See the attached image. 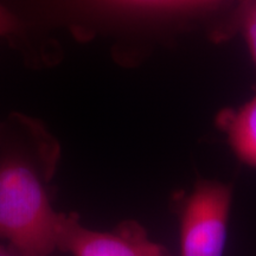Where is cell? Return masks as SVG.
I'll return each instance as SVG.
<instances>
[{
    "mask_svg": "<svg viewBox=\"0 0 256 256\" xmlns=\"http://www.w3.org/2000/svg\"><path fill=\"white\" fill-rule=\"evenodd\" d=\"M60 144L43 121L23 113L0 119V238L23 256H52L58 214L51 180Z\"/></svg>",
    "mask_w": 256,
    "mask_h": 256,
    "instance_id": "6da1fadb",
    "label": "cell"
},
{
    "mask_svg": "<svg viewBox=\"0 0 256 256\" xmlns=\"http://www.w3.org/2000/svg\"><path fill=\"white\" fill-rule=\"evenodd\" d=\"M232 190L216 180H200L179 214L182 256H223Z\"/></svg>",
    "mask_w": 256,
    "mask_h": 256,
    "instance_id": "7a4b0ae2",
    "label": "cell"
},
{
    "mask_svg": "<svg viewBox=\"0 0 256 256\" xmlns=\"http://www.w3.org/2000/svg\"><path fill=\"white\" fill-rule=\"evenodd\" d=\"M56 249L72 256H165L134 220H124L110 232L84 226L76 214L60 212L56 224Z\"/></svg>",
    "mask_w": 256,
    "mask_h": 256,
    "instance_id": "3957f363",
    "label": "cell"
},
{
    "mask_svg": "<svg viewBox=\"0 0 256 256\" xmlns=\"http://www.w3.org/2000/svg\"><path fill=\"white\" fill-rule=\"evenodd\" d=\"M215 124L243 164L256 168V94L238 108H224Z\"/></svg>",
    "mask_w": 256,
    "mask_h": 256,
    "instance_id": "277c9868",
    "label": "cell"
},
{
    "mask_svg": "<svg viewBox=\"0 0 256 256\" xmlns=\"http://www.w3.org/2000/svg\"><path fill=\"white\" fill-rule=\"evenodd\" d=\"M241 34L247 43L249 54L256 69V0H240L230 17L212 32L216 42L226 40L235 34Z\"/></svg>",
    "mask_w": 256,
    "mask_h": 256,
    "instance_id": "5b68a950",
    "label": "cell"
},
{
    "mask_svg": "<svg viewBox=\"0 0 256 256\" xmlns=\"http://www.w3.org/2000/svg\"><path fill=\"white\" fill-rule=\"evenodd\" d=\"M0 38L20 54L25 64L30 60V42L26 28L17 16L0 0Z\"/></svg>",
    "mask_w": 256,
    "mask_h": 256,
    "instance_id": "8992f818",
    "label": "cell"
},
{
    "mask_svg": "<svg viewBox=\"0 0 256 256\" xmlns=\"http://www.w3.org/2000/svg\"><path fill=\"white\" fill-rule=\"evenodd\" d=\"M0 256H23L8 243H0Z\"/></svg>",
    "mask_w": 256,
    "mask_h": 256,
    "instance_id": "52a82bcc",
    "label": "cell"
},
{
    "mask_svg": "<svg viewBox=\"0 0 256 256\" xmlns=\"http://www.w3.org/2000/svg\"><path fill=\"white\" fill-rule=\"evenodd\" d=\"M220 2V0H203L204 5H206V6H209L211 4H215V2Z\"/></svg>",
    "mask_w": 256,
    "mask_h": 256,
    "instance_id": "ba28073f",
    "label": "cell"
}]
</instances>
